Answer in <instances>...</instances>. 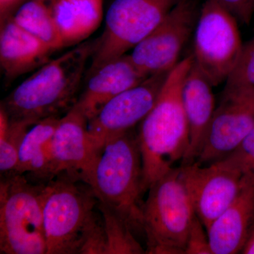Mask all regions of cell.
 Segmentation results:
<instances>
[{"label":"cell","instance_id":"1","mask_svg":"<svg viewBox=\"0 0 254 254\" xmlns=\"http://www.w3.org/2000/svg\"><path fill=\"white\" fill-rule=\"evenodd\" d=\"M193 63L191 55L169 72L154 106L140 125L138 138L146 190L182 163L188 150L190 131L182 91Z\"/></svg>","mask_w":254,"mask_h":254},{"label":"cell","instance_id":"2","mask_svg":"<svg viewBox=\"0 0 254 254\" xmlns=\"http://www.w3.org/2000/svg\"><path fill=\"white\" fill-rule=\"evenodd\" d=\"M97 43L98 40L81 43L50 60L18 85L1 104L8 118L35 125L67 113L77 103L76 95Z\"/></svg>","mask_w":254,"mask_h":254},{"label":"cell","instance_id":"3","mask_svg":"<svg viewBox=\"0 0 254 254\" xmlns=\"http://www.w3.org/2000/svg\"><path fill=\"white\" fill-rule=\"evenodd\" d=\"M100 204L126 222L134 234L143 232V163L138 133L131 129L105 145L89 183Z\"/></svg>","mask_w":254,"mask_h":254},{"label":"cell","instance_id":"4","mask_svg":"<svg viewBox=\"0 0 254 254\" xmlns=\"http://www.w3.org/2000/svg\"><path fill=\"white\" fill-rule=\"evenodd\" d=\"M98 200L89 185L61 173L46 184L43 219L46 254H79L82 239L98 214Z\"/></svg>","mask_w":254,"mask_h":254},{"label":"cell","instance_id":"5","mask_svg":"<svg viewBox=\"0 0 254 254\" xmlns=\"http://www.w3.org/2000/svg\"><path fill=\"white\" fill-rule=\"evenodd\" d=\"M46 184L32 182L23 174H1V254H46L43 219V194Z\"/></svg>","mask_w":254,"mask_h":254},{"label":"cell","instance_id":"6","mask_svg":"<svg viewBox=\"0 0 254 254\" xmlns=\"http://www.w3.org/2000/svg\"><path fill=\"white\" fill-rule=\"evenodd\" d=\"M148 190L143 206L145 254H185L195 213L180 168L159 179Z\"/></svg>","mask_w":254,"mask_h":254},{"label":"cell","instance_id":"7","mask_svg":"<svg viewBox=\"0 0 254 254\" xmlns=\"http://www.w3.org/2000/svg\"><path fill=\"white\" fill-rule=\"evenodd\" d=\"M237 19L217 0H205L193 37V63L213 86L225 83L243 44Z\"/></svg>","mask_w":254,"mask_h":254},{"label":"cell","instance_id":"8","mask_svg":"<svg viewBox=\"0 0 254 254\" xmlns=\"http://www.w3.org/2000/svg\"><path fill=\"white\" fill-rule=\"evenodd\" d=\"M179 0H115L105 17L89 73L133 49L163 21Z\"/></svg>","mask_w":254,"mask_h":254},{"label":"cell","instance_id":"9","mask_svg":"<svg viewBox=\"0 0 254 254\" xmlns=\"http://www.w3.org/2000/svg\"><path fill=\"white\" fill-rule=\"evenodd\" d=\"M198 15L194 0H179L163 21L133 48L129 56L135 66L147 77L173 69L194 31Z\"/></svg>","mask_w":254,"mask_h":254},{"label":"cell","instance_id":"10","mask_svg":"<svg viewBox=\"0 0 254 254\" xmlns=\"http://www.w3.org/2000/svg\"><path fill=\"white\" fill-rule=\"evenodd\" d=\"M180 168L195 215L207 230L236 198L247 175L227 158L204 165L194 162Z\"/></svg>","mask_w":254,"mask_h":254},{"label":"cell","instance_id":"11","mask_svg":"<svg viewBox=\"0 0 254 254\" xmlns=\"http://www.w3.org/2000/svg\"><path fill=\"white\" fill-rule=\"evenodd\" d=\"M170 71L150 76L138 86L117 95L88 120V136L98 155L107 143L143 121L154 106Z\"/></svg>","mask_w":254,"mask_h":254},{"label":"cell","instance_id":"12","mask_svg":"<svg viewBox=\"0 0 254 254\" xmlns=\"http://www.w3.org/2000/svg\"><path fill=\"white\" fill-rule=\"evenodd\" d=\"M254 128V95H222L195 163L209 165L226 158Z\"/></svg>","mask_w":254,"mask_h":254},{"label":"cell","instance_id":"13","mask_svg":"<svg viewBox=\"0 0 254 254\" xmlns=\"http://www.w3.org/2000/svg\"><path fill=\"white\" fill-rule=\"evenodd\" d=\"M88 120L77 105L62 117L53 136L57 175L66 173L89 185L99 155L88 133Z\"/></svg>","mask_w":254,"mask_h":254},{"label":"cell","instance_id":"14","mask_svg":"<svg viewBox=\"0 0 254 254\" xmlns=\"http://www.w3.org/2000/svg\"><path fill=\"white\" fill-rule=\"evenodd\" d=\"M254 223V175L247 174L236 198L207 228L213 254L242 253Z\"/></svg>","mask_w":254,"mask_h":254},{"label":"cell","instance_id":"15","mask_svg":"<svg viewBox=\"0 0 254 254\" xmlns=\"http://www.w3.org/2000/svg\"><path fill=\"white\" fill-rule=\"evenodd\" d=\"M147 78L135 66L129 55H123L89 73L76 105L90 120L109 100Z\"/></svg>","mask_w":254,"mask_h":254},{"label":"cell","instance_id":"16","mask_svg":"<svg viewBox=\"0 0 254 254\" xmlns=\"http://www.w3.org/2000/svg\"><path fill=\"white\" fill-rule=\"evenodd\" d=\"M212 86L193 63L182 86V99L186 114L190 145L181 165L194 163L215 110Z\"/></svg>","mask_w":254,"mask_h":254},{"label":"cell","instance_id":"17","mask_svg":"<svg viewBox=\"0 0 254 254\" xmlns=\"http://www.w3.org/2000/svg\"><path fill=\"white\" fill-rule=\"evenodd\" d=\"M54 50L20 27L12 17L5 18L0 33V64L5 77L14 79L50 61Z\"/></svg>","mask_w":254,"mask_h":254},{"label":"cell","instance_id":"18","mask_svg":"<svg viewBox=\"0 0 254 254\" xmlns=\"http://www.w3.org/2000/svg\"><path fill=\"white\" fill-rule=\"evenodd\" d=\"M61 118L43 119L28 129L20 146L15 173L29 175L36 183H48L57 176L53 139Z\"/></svg>","mask_w":254,"mask_h":254},{"label":"cell","instance_id":"19","mask_svg":"<svg viewBox=\"0 0 254 254\" xmlns=\"http://www.w3.org/2000/svg\"><path fill=\"white\" fill-rule=\"evenodd\" d=\"M103 0H55L53 14L66 46L86 39L100 26Z\"/></svg>","mask_w":254,"mask_h":254},{"label":"cell","instance_id":"20","mask_svg":"<svg viewBox=\"0 0 254 254\" xmlns=\"http://www.w3.org/2000/svg\"><path fill=\"white\" fill-rule=\"evenodd\" d=\"M11 17L20 27L54 51L66 47L55 21L53 8L47 6L43 0L27 1Z\"/></svg>","mask_w":254,"mask_h":254},{"label":"cell","instance_id":"21","mask_svg":"<svg viewBox=\"0 0 254 254\" xmlns=\"http://www.w3.org/2000/svg\"><path fill=\"white\" fill-rule=\"evenodd\" d=\"M28 122L14 121L8 118L2 107L0 108V172L15 173L17 168L20 146L30 127Z\"/></svg>","mask_w":254,"mask_h":254},{"label":"cell","instance_id":"22","mask_svg":"<svg viewBox=\"0 0 254 254\" xmlns=\"http://www.w3.org/2000/svg\"><path fill=\"white\" fill-rule=\"evenodd\" d=\"M107 238V254H145L136 235L126 222L110 209L98 203Z\"/></svg>","mask_w":254,"mask_h":254},{"label":"cell","instance_id":"23","mask_svg":"<svg viewBox=\"0 0 254 254\" xmlns=\"http://www.w3.org/2000/svg\"><path fill=\"white\" fill-rule=\"evenodd\" d=\"M225 83L222 95H254V36L243 45L236 66Z\"/></svg>","mask_w":254,"mask_h":254},{"label":"cell","instance_id":"24","mask_svg":"<svg viewBox=\"0 0 254 254\" xmlns=\"http://www.w3.org/2000/svg\"><path fill=\"white\" fill-rule=\"evenodd\" d=\"M79 254H107L106 234L101 213L93 220L85 232Z\"/></svg>","mask_w":254,"mask_h":254},{"label":"cell","instance_id":"25","mask_svg":"<svg viewBox=\"0 0 254 254\" xmlns=\"http://www.w3.org/2000/svg\"><path fill=\"white\" fill-rule=\"evenodd\" d=\"M225 158L238 167L245 175H254V128L236 149Z\"/></svg>","mask_w":254,"mask_h":254},{"label":"cell","instance_id":"26","mask_svg":"<svg viewBox=\"0 0 254 254\" xmlns=\"http://www.w3.org/2000/svg\"><path fill=\"white\" fill-rule=\"evenodd\" d=\"M185 254H213L206 228L196 215L190 228Z\"/></svg>","mask_w":254,"mask_h":254},{"label":"cell","instance_id":"27","mask_svg":"<svg viewBox=\"0 0 254 254\" xmlns=\"http://www.w3.org/2000/svg\"><path fill=\"white\" fill-rule=\"evenodd\" d=\"M237 20L250 24L254 14V0H217Z\"/></svg>","mask_w":254,"mask_h":254},{"label":"cell","instance_id":"28","mask_svg":"<svg viewBox=\"0 0 254 254\" xmlns=\"http://www.w3.org/2000/svg\"><path fill=\"white\" fill-rule=\"evenodd\" d=\"M242 254H254V223L252 230H251L248 239L246 242L245 247L242 251Z\"/></svg>","mask_w":254,"mask_h":254},{"label":"cell","instance_id":"29","mask_svg":"<svg viewBox=\"0 0 254 254\" xmlns=\"http://www.w3.org/2000/svg\"><path fill=\"white\" fill-rule=\"evenodd\" d=\"M18 0H0V11H1V20L4 19L7 16V12L10 8Z\"/></svg>","mask_w":254,"mask_h":254}]
</instances>
